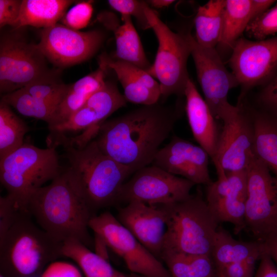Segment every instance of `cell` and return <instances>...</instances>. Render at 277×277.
<instances>
[{
	"label": "cell",
	"instance_id": "6da1fadb",
	"mask_svg": "<svg viewBox=\"0 0 277 277\" xmlns=\"http://www.w3.org/2000/svg\"><path fill=\"white\" fill-rule=\"evenodd\" d=\"M179 117L176 110L157 103L143 106L104 122L94 140L104 153L133 174L152 163Z\"/></svg>",
	"mask_w": 277,
	"mask_h": 277
},
{
	"label": "cell",
	"instance_id": "ffe728a7",
	"mask_svg": "<svg viewBox=\"0 0 277 277\" xmlns=\"http://www.w3.org/2000/svg\"><path fill=\"white\" fill-rule=\"evenodd\" d=\"M99 60L114 72L127 102L143 106L157 103L162 95L160 84L146 70L105 54Z\"/></svg>",
	"mask_w": 277,
	"mask_h": 277
},
{
	"label": "cell",
	"instance_id": "9a60e30c",
	"mask_svg": "<svg viewBox=\"0 0 277 277\" xmlns=\"http://www.w3.org/2000/svg\"><path fill=\"white\" fill-rule=\"evenodd\" d=\"M127 101L116 85L107 81L104 86L93 94L81 109L64 122L48 127L47 143L66 136L71 132L82 133L78 140L88 143L96 136L100 127L113 112L126 105Z\"/></svg>",
	"mask_w": 277,
	"mask_h": 277
},
{
	"label": "cell",
	"instance_id": "cb8c5ba5",
	"mask_svg": "<svg viewBox=\"0 0 277 277\" xmlns=\"http://www.w3.org/2000/svg\"><path fill=\"white\" fill-rule=\"evenodd\" d=\"M265 253L263 241L236 240L227 230L219 226L211 256L218 268L250 258H257L260 260Z\"/></svg>",
	"mask_w": 277,
	"mask_h": 277
},
{
	"label": "cell",
	"instance_id": "277c9868",
	"mask_svg": "<svg viewBox=\"0 0 277 277\" xmlns=\"http://www.w3.org/2000/svg\"><path fill=\"white\" fill-rule=\"evenodd\" d=\"M157 205L166 225L162 251L211 255L220 223L200 192L181 202Z\"/></svg>",
	"mask_w": 277,
	"mask_h": 277
},
{
	"label": "cell",
	"instance_id": "3957f363",
	"mask_svg": "<svg viewBox=\"0 0 277 277\" xmlns=\"http://www.w3.org/2000/svg\"><path fill=\"white\" fill-rule=\"evenodd\" d=\"M63 147L69 163L66 169L93 211L116 204L132 171L104 153L94 139L81 147Z\"/></svg>",
	"mask_w": 277,
	"mask_h": 277
},
{
	"label": "cell",
	"instance_id": "e0dca14e",
	"mask_svg": "<svg viewBox=\"0 0 277 277\" xmlns=\"http://www.w3.org/2000/svg\"><path fill=\"white\" fill-rule=\"evenodd\" d=\"M215 168L217 179L206 185L205 200L219 222L231 223L238 233L245 228L246 170L225 172L219 166Z\"/></svg>",
	"mask_w": 277,
	"mask_h": 277
},
{
	"label": "cell",
	"instance_id": "f6af8a7d",
	"mask_svg": "<svg viewBox=\"0 0 277 277\" xmlns=\"http://www.w3.org/2000/svg\"><path fill=\"white\" fill-rule=\"evenodd\" d=\"M129 277H151V276H148L143 275H140L138 274H135L133 273H131L130 275H128Z\"/></svg>",
	"mask_w": 277,
	"mask_h": 277
},
{
	"label": "cell",
	"instance_id": "5bb4252c",
	"mask_svg": "<svg viewBox=\"0 0 277 277\" xmlns=\"http://www.w3.org/2000/svg\"><path fill=\"white\" fill-rule=\"evenodd\" d=\"M229 65L242 91L243 100L253 88L268 82L277 71V36L259 41L241 37L231 53Z\"/></svg>",
	"mask_w": 277,
	"mask_h": 277
},
{
	"label": "cell",
	"instance_id": "7c38bea8",
	"mask_svg": "<svg viewBox=\"0 0 277 277\" xmlns=\"http://www.w3.org/2000/svg\"><path fill=\"white\" fill-rule=\"evenodd\" d=\"M193 182L152 165L135 171L123 185L117 203L138 202L160 205L183 201L191 196Z\"/></svg>",
	"mask_w": 277,
	"mask_h": 277
},
{
	"label": "cell",
	"instance_id": "44dd1931",
	"mask_svg": "<svg viewBox=\"0 0 277 277\" xmlns=\"http://www.w3.org/2000/svg\"><path fill=\"white\" fill-rule=\"evenodd\" d=\"M184 96L187 116L193 136L212 161L220 133L216 119L190 78L187 83Z\"/></svg>",
	"mask_w": 277,
	"mask_h": 277
},
{
	"label": "cell",
	"instance_id": "f546056e",
	"mask_svg": "<svg viewBox=\"0 0 277 277\" xmlns=\"http://www.w3.org/2000/svg\"><path fill=\"white\" fill-rule=\"evenodd\" d=\"M62 252L63 256L78 265L86 277H129L76 240L70 239L63 242Z\"/></svg>",
	"mask_w": 277,
	"mask_h": 277
},
{
	"label": "cell",
	"instance_id": "2e32d148",
	"mask_svg": "<svg viewBox=\"0 0 277 277\" xmlns=\"http://www.w3.org/2000/svg\"><path fill=\"white\" fill-rule=\"evenodd\" d=\"M104 40V34L100 30L81 31L57 23L42 29L37 46L47 60L64 68L90 58Z\"/></svg>",
	"mask_w": 277,
	"mask_h": 277
},
{
	"label": "cell",
	"instance_id": "5b68a950",
	"mask_svg": "<svg viewBox=\"0 0 277 277\" xmlns=\"http://www.w3.org/2000/svg\"><path fill=\"white\" fill-rule=\"evenodd\" d=\"M55 147L42 149L25 142L0 160V180L6 195L17 210L29 211L33 194L62 171Z\"/></svg>",
	"mask_w": 277,
	"mask_h": 277
},
{
	"label": "cell",
	"instance_id": "ee69618b",
	"mask_svg": "<svg viewBox=\"0 0 277 277\" xmlns=\"http://www.w3.org/2000/svg\"><path fill=\"white\" fill-rule=\"evenodd\" d=\"M174 1L172 0H151L146 1L149 6L156 8L166 7L172 4Z\"/></svg>",
	"mask_w": 277,
	"mask_h": 277
},
{
	"label": "cell",
	"instance_id": "4fadbf2b",
	"mask_svg": "<svg viewBox=\"0 0 277 277\" xmlns=\"http://www.w3.org/2000/svg\"><path fill=\"white\" fill-rule=\"evenodd\" d=\"M189 39L191 55L204 100L214 118L222 121L235 108L228 102L227 96L231 89L239 85V83L225 67L216 48L201 46L190 33Z\"/></svg>",
	"mask_w": 277,
	"mask_h": 277
},
{
	"label": "cell",
	"instance_id": "4316f807",
	"mask_svg": "<svg viewBox=\"0 0 277 277\" xmlns=\"http://www.w3.org/2000/svg\"><path fill=\"white\" fill-rule=\"evenodd\" d=\"M71 0H23L18 18L14 28L25 26L45 29L57 24L74 2Z\"/></svg>",
	"mask_w": 277,
	"mask_h": 277
},
{
	"label": "cell",
	"instance_id": "7a4b0ae2",
	"mask_svg": "<svg viewBox=\"0 0 277 277\" xmlns=\"http://www.w3.org/2000/svg\"><path fill=\"white\" fill-rule=\"evenodd\" d=\"M28 210L40 227L56 241L75 239L93 249L94 239L88 228L95 214L66 169L33 194Z\"/></svg>",
	"mask_w": 277,
	"mask_h": 277
},
{
	"label": "cell",
	"instance_id": "d590c367",
	"mask_svg": "<svg viewBox=\"0 0 277 277\" xmlns=\"http://www.w3.org/2000/svg\"><path fill=\"white\" fill-rule=\"evenodd\" d=\"M110 7L121 13L133 16L143 29L150 28V25L145 13L146 2L135 0H109Z\"/></svg>",
	"mask_w": 277,
	"mask_h": 277
},
{
	"label": "cell",
	"instance_id": "7bdbcfd3",
	"mask_svg": "<svg viewBox=\"0 0 277 277\" xmlns=\"http://www.w3.org/2000/svg\"><path fill=\"white\" fill-rule=\"evenodd\" d=\"M108 248L106 242L103 238L99 235L94 233V252L101 258L108 260L109 258Z\"/></svg>",
	"mask_w": 277,
	"mask_h": 277
},
{
	"label": "cell",
	"instance_id": "8fae6325",
	"mask_svg": "<svg viewBox=\"0 0 277 277\" xmlns=\"http://www.w3.org/2000/svg\"><path fill=\"white\" fill-rule=\"evenodd\" d=\"M214 158V166L225 172L246 171L254 153V128L251 109L244 101L223 121Z\"/></svg>",
	"mask_w": 277,
	"mask_h": 277
},
{
	"label": "cell",
	"instance_id": "74e56055",
	"mask_svg": "<svg viewBox=\"0 0 277 277\" xmlns=\"http://www.w3.org/2000/svg\"><path fill=\"white\" fill-rule=\"evenodd\" d=\"M260 260L250 258L245 260L229 264L216 268L217 276L223 277H253L255 265Z\"/></svg>",
	"mask_w": 277,
	"mask_h": 277
},
{
	"label": "cell",
	"instance_id": "52a82bcc",
	"mask_svg": "<svg viewBox=\"0 0 277 277\" xmlns=\"http://www.w3.org/2000/svg\"><path fill=\"white\" fill-rule=\"evenodd\" d=\"M145 13L158 42L154 62L147 72L159 81L163 96H184L190 78L187 69L191 55L190 32L176 33L170 30L148 4Z\"/></svg>",
	"mask_w": 277,
	"mask_h": 277
},
{
	"label": "cell",
	"instance_id": "60d3db41",
	"mask_svg": "<svg viewBox=\"0 0 277 277\" xmlns=\"http://www.w3.org/2000/svg\"><path fill=\"white\" fill-rule=\"evenodd\" d=\"M260 261L255 277H277V266L267 254L265 253Z\"/></svg>",
	"mask_w": 277,
	"mask_h": 277
},
{
	"label": "cell",
	"instance_id": "7dc6e473",
	"mask_svg": "<svg viewBox=\"0 0 277 277\" xmlns=\"http://www.w3.org/2000/svg\"><path fill=\"white\" fill-rule=\"evenodd\" d=\"M218 277H223V276H217Z\"/></svg>",
	"mask_w": 277,
	"mask_h": 277
},
{
	"label": "cell",
	"instance_id": "ab89813d",
	"mask_svg": "<svg viewBox=\"0 0 277 277\" xmlns=\"http://www.w3.org/2000/svg\"><path fill=\"white\" fill-rule=\"evenodd\" d=\"M41 277H82L74 265L66 262H54L43 273Z\"/></svg>",
	"mask_w": 277,
	"mask_h": 277
},
{
	"label": "cell",
	"instance_id": "836d02e7",
	"mask_svg": "<svg viewBox=\"0 0 277 277\" xmlns=\"http://www.w3.org/2000/svg\"><path fill=\"white\" fill-rule=\"evenodd\" d=\"M256 41L277 33V4L252 21L245 32Z\"/></svg>",
	"mask_w": 277,
	"mask_h": 277
},
{
	"label": "cell",
	"instance_id": "7402d4cb",
	"mask_svg": "<svg viewBox=\"0 0 277 277\" xmlns=\"http://www.w3.org/2000/svg\"><path fill=\"white\" fill-rule=\"evenodd\" d=\"M99 19L114 33L116 51L113 57L134 65L147 71L151 65L145 53L131 17L121 15L122 24L117 22L116 18L111 13L101 14Z\"/></svg>",
	"mask_w": 277,
	"mask_h": 277
},
{
	"label": "cell",
	"instance_id": "ba28073f",
	"mask_svg": "<svg viewBox=\"0 0 277 277\" xmlns=\"http://www.w3.org/2000/svg\"><path fill=\"white\" fill-rule=\"evenodd\" d=\"M246 173L245 228L263 241L277 229V176L255 154Z\"/></svg>",
	"mask_w": 277,
	"mask_h": 277
},
{
	"label": "cell",
	"instance_id": "484cf974",
	"mask_svg": "<svg viewBox=\"0 0 277 277\" xmlns=\"http://www.w3.org/2000/svg\"><path fill=\"white\" fill-rule=\"evenodd\" d=\"M254 128V153L277 176V117L251 108Z\"/></svg>",
	"mask_w": 277,
	"mask_h": 277
},
{
	"label": "cell",
	"instance_id": "ac0fdd59",
	"mask_svg": "<svg viewBox=\"0 0 277 277\" xmlns=\"http://www.w3.org/2000/svg\"><path fill=\"white\" fill-rule=\"evenodd\" d=\"M210 156L200 145L176 136L156 153L152 165L196 184L212 182L208 169Z\"/></svg>",
	"mask_w": 277,
	"mask_h": 277
},
{
	"label": "cell",
	"instance_id": "d4e9b609",
	"mask_svg": "<svg viewBox=\"0 0 277 277\" xmlns=\"http://www.w3.org/2000/svg\"><path fill=\"white\" fill-rule=\"evenodd\" d=\"M254 19L252 0H225L222 32L216 47L220 55L232 50Z\"/></svg>",
	"mask_w": 277,
	"mask_h": 277
},
{
	"label": "cell",
	"instance_id": "9c48e42d",
	"mask_svg": "<svg viewBox=\"0 0 277 277\" xmlns=\"http://www.w3.org/2000/svg\"><path fill=\"white\" fill-rule=\"evenodd\" d=\"M46 58L37 44L17 34L1 35L0 91L3 94L23 88L49 74Z\"/></svg>",
	"mask_w": 277,
	"mask_h": 277
},
{
	"label": "cell",
	"instance_id": "e575fe53",
	"mask_svg": "<svg viewBox=\"0 0 277 277\" xmlns=\"http://www.w3.org/2000/svg\"><path fill=\"white\" fill-rule=\"evenodd\" d=\"M93 11L90 2L77 3L67 12L62 18L63 25L72 29L80 30L89 24Z\"/></svg>",
	"mask_w": 277,
	"mask_h": 277
},
{
	"label": "cell",
	"instance_id": "f1b7e54d",
	"mask_svg": "<svg viewBox=\"0 0 277 277\" xmlns=\"http://www.w3.org/2000/svg\"><path fill=\"white\" fill-rule=\"evenodd\" d=\"M225 0H210L200 6L194 18L196 43L216 48L222 34Z\"/></svg>",
	"mask_w": 277,
	"mask_h": 277
},
{
	"label": "cell",
	"instance_id": "30bf717a",
	"mask_svg": "<svg viewBox=\"0 0 277 277\" xmlns=\"http://www.w3.org/2000/svg\"><path fill=\"white\" fill-rule=\"evenodd\" d=\"M89 228L121 256L131 273L151 277H172L161 262L143 246L111 212L93 216Z\"/></svg>",
	"mask_w": 277,
	"mask_h": 277
},
{
	"label": "cell",
	"instance_id": "d6986e66",
	"mask_svg": "<svg viewBox=\"0 0 277 277\" xmlns=\"http://www.w3.org/2000/svg\"><path fill=\"white\" fill-rule=\"evenodd\" d=\"M116 217L143 246L160 259L166 225L157 205L131 202L118 209Z\"/></svg>",
	"mask_w": 277,
	"mask_h": 277
},
{
	"label": "cell",
	"instance_id": "c3c4849f",
	"mask_svg": "<svg viewBox=\"0 0 277 277\" xmlns=\"http://www.w3.org/2000/svg\"><path fill=\"white\" fill-rule=\"evenodd\" d=\"M218 277V276H217Z\"/></svg>",
	"mask_w": 277,
	"mask_h": 277
},
{
	"label": "cell",
	"instance_id": "1f68e13d",
	"mask_svg": "<svg viewBox=\"0 0 277 277\" xmlns=\"http://www.w3.org/2000/svg\"><path fill=\"white\" fill-rule=\"evenodd\" d=\"M3 101L26 116L41 120L49 124L56 107L33 96L24 89L3 94Z\"/></svg>",
	"mask_w": 277,
	"mask_h": 277
},
{
	"label": "cell",
	"instance_id": "8d00e7d4",
	"mask_svg": "<svg viewBox=\"0 0 277 277\" xmlns=\"http://www.w3.org/2000/svg\"><path fill=\"white\" fill-rule=\"evenodd\" d=\"M259 109L277 117V71L262 86L256 97Z\"/></svg>",
	"mask_w": 277,
	"mask_h": 277
},
{
	"label": "cell",
	"instance_id": "d6a6232c",
	"mask_svg": "<svg viewBox=\"0 0 277 277\" xmlns=\"http://www.w3.org/2000/svg\"><path fill=\"white\" fill-rule=\"evenodd\" d=\"M68 85L60 81L51 72L23 89L33 96L57 107L65 94Z\"/></svg>",
	"mask_w": 277,
	"mask_h": 277
},
{
	"label": "cell",
	"instance_id": "603a6c76",
	"mask_svg": "<svg viewBox=\"0 0 277 277\" xmlns=\"http://www.w3.org/2000/svg\"><path fill=\"white\" fill-rule=\"evenodd\" d=\"M107 69L105 64L99 60V66L96 70L68 85L48 127L64 122L83 107L88 99L105 85Z\"/></svg>",
	"mask_w": 277,
	"mask_h": 277
},
{
	"label": "cell",
	"instance_id": "b9f144b4",
	"mask_svg": "<svg viewBox=\"0 0 277 277\" xmlns=\"http://www.w3.org/2000/svg\"><path fill=\"white\" fill-rule=\"evenodd\" d=\"M265 253L277 265V229L269 234L263 241Z\"/></svg>",
	"mask_w": 277,
	"mask_h": 277
},
{
	"label": "cell",
	"instance_id": "83f0119b",
	"mask_svg": "<svg viewBox=\"0 0 277 277\" xmlns=\"http://www.w3.org/2000/svg\"><path fill=\"white\" fill-rule=\"evenodd\" d=\"M160 259L166 264L172 277H217L211 255L163 250Z\"/></svg>",
	"mask_w": 277,
	"mask_h": 277
},
{
	"label": "cell",
	"instance_id": "f35d334b",
	"mask_svg": "<svg viewBox=\"0 0 277 277\" xmlns=\"http://www.w3.org/2000/svg\"><path fill=\"white\" fill-rule=\"evenodd\" d=\"M21 0H0V27L14 28L18 18L22 5Z\"/></svg>",
	"mask_w": 277,
	"mask_h": 277
},
{
	"label": "cell",
	"instance_id": "4dcf8cb0",
	"mask_svg": "<svg viewBox=\"0 0 277 277\" xmlns=\"http://www.w3.org/2000/svg\"><path fill=\"white\" fill-rule=\"evenodd\" d=\"M29 128L10 106L0 102V160L20 148Z\"/></svg>",
	"mask_w": 277,
	"mask_h": 277
},
{
	"label": "cell",
	"instance_id": "8992f818",
	"mask_svg": "<svg viewBox=\"0 0 277 277\" xmlns=\"http://www.w3.org/2000/svg\"><path fill=\"white\" fill-rule=\"evenodd\" d=\"M29 212L19 213L0 234V254L19 275L29 276L44 264L62 255L60 243L31 221Z\"/></svg>",
	"mask_w": 277,
	"mask_h": 277
},
{
	"label": "cell",
	"instance_id": "bcb514c9",
	"mask_svg": "<svg viewBox=\"0 0 277 277\" xmlns=\"http://www.w3.org/2000/svg\"><path fill=\"white\" fill-rule=\"evenodd\" d=\"M0 277H4V276H2V275H1V276H0Z\"/></svg>",
	"mask_w": 277,
	"mask_h": 277
}]
</instances>
